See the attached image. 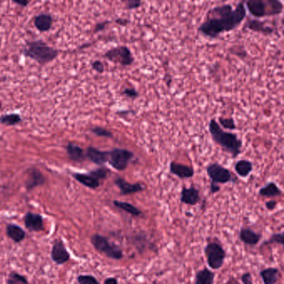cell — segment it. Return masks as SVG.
<instances>
[{
  "mask_svg": "<svg viewBox=\"0 0 284 284\" xmlns=\"http://www.w3.org/2000/svg\"><path fill=\"white\" fill-rule=\"evenodd\" d=\"M246 14L244 0L235 9L230 4L213 7L207 11L205 20L198 27V33L207 39H217L222 33L237 29L245 19Z\"/></svg>",
  "mask_w": 284,
  "mask_h": 284,
  "instance_id": "obj_1",
  "label": "cell"
},
{
  "mask_svg": "<svg viewBox=\"0 0 284 284\" xmlns=\"http://www.w3.org/2000/svg\"><path fill=\"white\" fill-rule=\"evenodd\" d=\"M22 55L35 61L40 66H45L56 60L60 51L47 45L43 39L28 40L21 50Z\"/></svg>",
  "mask_w": 284,
  "mask_h": 284,
  "instance_id": "obj_2",
  "label": "cell"
},
{
  "mask_svg": "<svg viewBox=\"0 0 284 284\" xmlns=\"http://www.w3.org/2000/svg\"><path fill=\"white\" fill-rule=\"evenodd\" d=\"M208 130L213 141L235 158L242 153L243 141L235 133L223 130L216 119H211L208 124Z\"/></svg>",
  "mask_w": 284,
  "mask_h": 284,
  "instance_id": "obj_3",
  "label": "cell"
},
{
  "mask_svg": "<svg viewBox=\"0 0 284 284\" xmlns=\"http://www.w3.org/2000/svg\"><path fill=\"white\" fill-rule=\"evenodd\" d=\"M244 5L256 18L277 16L284 11V4L280 0H244Z\"/></svg>",
  "mask_w": 284,
  "mask_h": 284,
  "instance_id": "obj_4",
  "label": "cell"
},
{
  "mask_svg": "<svg viewBox=\"0 0 284 284\" xmlns=\"http://www.w3.org/2000/svg\"><path fill=\"white\" fill-rule=\"evenodd\" d=\"M91 242L95 249L108 258L113 260H121L124 258V253L119 246L111 243L106 237L100 234H94L91 237Z\"/></svg>",
  "mask_w": 284,
  "mask_h": 284,
  "instance_id": "obj_5",
  "label": "cell"
},
{
  "mask_svg": "<svg viewBox=\"0 0 284 284\" xmlns=\"http://www.w3.org/2000/svg\"><path fill=\"white\" fill-rule=\"evenodd\" d=\"M205 254L207 265L211 269L219 270L222 268L227 256L225 249L217 242L207 243L205 248Z\"/></svg>",
  "mask_w": 284,
  "mask_h": 284,
  "instance_id": "obj_6",
  "label": "cell"
},
{
  "mask_svg": "<svg viewBox=\"0 0 284 284\" xmlns=\"http://www.w3.org/2000/svg\"><path fill=\"white\" fill-rule=\"evenodd\" d=\"M104 59L110 62L119 64L122 67H128L134 63V57L129 47L120 45L107 51L104 54Z\"/></svg>",
  "mask_w": 284,
  "mask_h": 284,
  "instance_id": "obj_7",
  "label": "cell"
},
{
  "mask_svg": "<svg viewBox=\"0 0 284 284\" xmlns=\"http://www.w3.org/2000/svg\"><path fill=\"white\" fill-rule=\"evenodd\" d=\"M134 157L133 152L125 148H116L109 152L108 162L117 171H125Z\"/></svg>",
  "mask_w": 284,
  "mask_h": 284,
  "instance_id": "obj_8",
  "label": "cell"
},
{
  "mask_svg": "<svg viewBox=\"0 0 284 284\" xmlns=\"http://www.w3.org/2000/svg\"><path fill=\"white\" fill-rule=\"evenodd\" d=\"M207 174L211 184H225L234 181V177L229 169L219 163H212L207 167Z\"/></svg>",
  "mask_w": 284,
  "mask_h": 284,
  "instance_id": "obj_9",
  "label": "cell"
},
{
  "mask_svg": "<svg viewBox=\"0 0 284 284\" xmlns=\"http://www.w3.org/2000/svg\"><path fill=\"white\" fill-rule=\"evenodd\" d=\"M244 29L266 36L272 35L277 31L275 27L270 26L267 21L259 20L258 18L249 19L244 25Z\"/></svg>",
  "mask_w": 284,
  "mask_h": 284,
  "instance_id": "obj_10",
  "label": "cell"
},
{
  "mask_svg": "<svg viewBox=\"0 0 284 284\" xmlns=\"http://www.w3.org/2000/svg\"><path fill=\"white\" fill-rule=\"evenodd\" d=\"M51 257L53 262L57 264H65L66 262L70 259V255L67 251L62 240L58 239L54 241L51 252Z\"/></svg>",
  "mask_w": 284,
  "mask_h": 284,
  "instance_id": "obj_11",
  "label": "cell"
},
{
  "mask_svg": "<svg viewBox=\"0 0 284 284\" xmlns=\"http://www.w3.org/2000/svg\"><path fill=\"white\" fill-rule=\"evenodd\" d=\"M53 24V17L48 13H40L33 18V25L40 33L50 31Z\"/></svg>",
  "mask_w": 284,
  "mask_h": 284,
  "instance_id": "obj_12",
  "label": "cell"
},
{
  "mask_svg": "<svg viewBox=\"0 0 284 284\" xmlns=\"http://www.w3.org/2000/svg\"><path fill=\"white\" fill-rule=\"evenodd\" d=\"M114 184L119 188L122 195H130L133 193L142 192L144 189L142 184H139V183L131 184V183H128L127 180H125V178H120V177L116 178L114 180Z\"/></svg>",
  "mask_w": 284,
  "mask_h": 284,
  "instance_id": "obj_13",
  "label": "cell"
},
{
  "mask_svg": "<svg viewBox=\"0 0 284 284\" xmlns=\"http://www.w3.org/2000/svg\"><path fill=\"white\" fill-rule=\"evenodd\" d=\"M200 192L195 187H184L181 191V203L184 205L195 206L200 201Z\"/></svg>",
  "mask_w": 284,
  "mask_h": 284,
  "instance_id": "obj_14",
  "label": "cell"
},
{
  "mask_svg": "<svg viewBox=\"0 0 284 284\" xmlns=\"http://www.w3.org/2000/svg\"><path fill=\"white\" fill-rule=\"evenodd\" d=\"M169 171L181 179L191 178L194 175V169H192V167L177 162H171L169 165Z\"/></svg>",
  "mask_w": 284,
  "mask_h": 284,
  "instance_id": "obj_15",
  "label": "cell"
},
{
  "mask_svg": "<svg viewBox=\"0 0 284 284\" xmlns=\"http://www.w3.org/2000/svg\"><path fill=\"white\" fill-rule=\"evenodd\" d=\"M24 224L30 231H42L44 229V219L37 213H27L24 216Z\"/></svg>",
  "mask_w": 284,
  "mask_h": 284,
  "instance_id": "obj_16",
  "label": "cell"
},
{
  "mask_svg": "<svg viewBox=\"0 0 284 284\" xmlns=\"http://www.w3.org/2000/svg\"><path fill=\"white\" fill-rule=\"evenodd\" d=\"M239 238L246 245L253 247L259 243L262 235L253 231L251 228H242L240 229Z\"/></svg>",
  "mask_w": 284,
  "mask_h": 284,
  "instance_id": "obj_17",
  "label": "cell"
},
{
  "mask_svg": "<svg viewBox=\"0 0 284 284\" xmlns=\"http://www.w3.org/2000/svg\"><path fill=\"white\" fill-rule=\"evenodd\" d=\"M86 156L93 163L98 165H103L108 162L109 152L100 151L98 148L89 147L87 149Z\"/></svg>",
  "mask_w": 284,
  "mask_h": 284,
  "instance_id": "obj_18",
  "label": "cell"
},
{
  "mask_svg": "<svg viewBox=\"0 0 284 284\" xmlns=\"http://www.w3.org/2000/svg\"><path fill=\"white\" fill-rule=\"evenodd\" d=\"M45 183V178L38 169H30L29 178L26 182L27 189L32 190L36 187L40 186Z\"/></svg>",
  "mask_w": 284,
  "mask_h": 284,
  "instance_id": "obj_19",
  "label": "cell"
},
{
  "mask_svg": "<svg viewBox=\"0 0 284 284\" xmlns=\"http://www.w3.org/2000/svg\"><path fill=\"white\" fill-rule=\"evenodd\" d=\"M260 277L265 284H275L280 278V271L277 268H268L261 270Z\"/></svg>",
  "mask_w": 284,
  "mask_h": 284,
  "instance_id": "obj_20",
  "label": "cell"
},
{
  "mask_svg": "<svg viewBox=\"0 0 284 284\" xmlns=\"http://www.w3.org/2000/svg\"><path fill=\"white\" fill-rule=\"evenodd\" d=\"M215 280V273L208 269L207 268H204L196 272L194 283L196 284H213Z\"/></svg>",
  "mask_w": 284,
  "mask_h": 284,
  "instance_id": "obj_21",
  "label": "cell"
},
{
  "mask_svg": "<svg viewBox=\"0 0 284 284\" xmlns=\"http://www.w3.org/2000/svg\"><path fill=\"white\" fill-rule=\"evenodd\" d=\"M234 170L241 178H247L253 170V164L249 160L242 159L237 161L234 165Z\"/></svg>",
  "mask_w": 284,
  "mask_h": 284,
  "instance_id": "obj_22",
  "label": "cell"
},
{
  "mask_svg": "<svg viewBox=\"0 0 284 284\" xmlns=\"http://www.w3.org/2000/svg\"><path fill=\"white\" fill-rule=\"evenodd\" d=\"M281 189L274 183V182H269L265 185V186L261 188L258 191V194L262 197H266V198H274V197H279L282 195Z\"/></svg>",
  "mask_w": 284,
  "mask_h": 284,
  "instance_id": "obj_23",
  "label": "cell"
},
{
  "mask_svg": "<svg viewBox=\"0 0 284 284\" xmlns=\"http://www.w3.org/2000/svg\"><path fill=\"white\" fill-rule=\"evenodd\" d=\"M74 178L79 182L80 184L92 189H96L100 186V182L97 178L93 177L90 174H74Z\"/></svg>",
  "mask_w": 284,
  "mask_h": 284,
  "instance_id": "obj_24",
  "label": "cell"
},
{
  "mask_svg": "<svg viewBox=\"0 0 284 284\" xmlns=\"http://www.w3.org/2000/svg\"><path fill=\"white\" fill-rule=\"evenodd\" d=\"M6 233L9 237L15 241V243H20L26 236L25 232L18 225H7Z\"/></svg>",
  "mask_w": 284,
  "mask_h": 284,
  "instance_id": "obj_25",
  "label": "cell"
},
{
  "mask_svg": "<svg viewBox=\"0 0 284 284\" xmlns=\"http://www.w3.org/2000/svg\"><path fill=\"white\" fill-rule=\"evenodd\" d=\"M113 205L121 210L125 211V213L130 214L132 216L139 217L142 216V212L139 209V207H135L134 205L127 202L119 201L114 200Z\"/></svg>",
  "mask_w": 284,
  "mask_h": 284,
  "instance_id": "obj_26",
  "label": "cell"
},
{
  "mask_svg": "<svg viewBox=\"0 0 284 284\" xmlns=\"http://www.w3.org/2000/svg\"><path fill=\"white\" fill-rule=\"evenodd\" d=\"M67 154L72 160L76 161V162L83 161L85 157L83 148H80L79 146L71 143V142L68 143L67 146Z\"/></svg>",
  "mask_w": 284,
  "mask_h": 284,
  "instance_id": "obj_27",
  "label": "cell"
},
{
  "mask_svg": "<svg viewBox=\"0 0 284 284\" xmlns=\"http://www.w3.org/2000/svg\"><path fill=\"white\" fill-rule=\"evenodd\" d=\"M22 121L20 115L18 113H9L0 117V123L8 126H14L18 125Z\"/></svg>",
  "mask_w": 284,
  "mask_h": 284,
  "instance_id": "obj_28",
  "label": "cell"
},
{
  "mask_svg": "<svg viewBox=\"0 0 284 284\" xmlns=\"http://www.w3.org/2000/svg\"><path fill=\"white\" fill-rule=\"evenodd\" d=\"M218 123L221 126V127H223L224 129H227V130L233 131L237 128V126L235 124V120L232 117H229V118L219 117Z\"/></svg>",
  "mask_w": 284,
  "mask_h": 284,
  "instance_id": "obj_29",
  "label": "cell"
},
{
  "mask_svg": "<svg viewBox=\"0 0 284 284\" xmlns=\"http://www.w3.org/2000/svg\"><path fill=\"white\" fill-rule=\"evenodd\" d=\"M284 232L278 233V234H273L268 239L263 243V245H270V244H272V243H277V244H280V245L284 246Z\"/></svg>",
  "mask_w": 284,
  "mask_h": 284,
  "instance_id": "obj_30",
  "label": "cell"
},
{
  "mask_svg": "<svg viewBox=\"0 0 284 284\" xmlns=\"http://www.w3.org/2000/svg\"><path fill=\"white\" fill-rule=\"evenodd\" d=\"M8 284H28V280L24 276L20 275L17 272H12L9 274V279H8Z\"/></svg>",
  "mask_w": 284,
  "mask_h": 284,
  "instance_id": "obj_31",
  "label": "cell"
},
{
  "mask_svg": "<svg viewBox=\"0 0 284 284\" xmlns=\"http://www.w3.org/2000/svg\"><path fill=\"white\" fill-rule=\"evenodd\" d=\"M89 174L95 177V178H97L98 180L100 179H104L107 178V176L109 174V169L106 168H100V169H95L90 172Z\"/></svg>",
  "mask_w": 284,
  "mask_h": 284,
  "instance_id": "obj_32",
  "label": "cell"
},
{
  "mask_svg": "<svg viewBox=\"0 0 284 284\" xmlns=\"http://www.w3.org/2000/svg\"><path fill=\"white\" fill-rule=\"evenodd\" d=\"M92 133L96 134L97 136L104 137V138H112V133L111 131L108 130L106 128L102 127H95L91 129Z\"/></svg>",
  "mask_w": 284,
  "mask_h": 284,
  "instance_id": "obj_33",
  "label": "cell"
},
{
  "mask_svg": "<svg viewBox=\"0 0 284 284\" xmlns=\"http://www.w3.org/2000/svg\"><path fill=\"white\" fill-rule=\"evenodd\" d=\"M78 282L81 284H98L99 282L92 275H81L78 277Z\"/></svg>",
  "mask_w": 284,
  "mask_h": 284,
  "instance_id": "obj_34",
  "label": "cell"
},
{
  "mask_svg": "<svg viewBox=\"0 0 284 284\" xmlns=\"http://www.w3.org/2000/svg\"><path fill=\"white\" fill-rule=\"evenodd\" d=\"M125 9L135 10L142 6V0H125Z\"/></svg>",
  "mask_w": 284,
  "mask_h": 284,
  "instance_id": "obj_35",
  "label": "cell"
},
{
  "mask_svg": "<svg viewBox=\"0 0 284 284\" xmlns=\"http://www.w3.org/2000/svg\"><path fill=\"white\" fill-rule=\"evenodd\" d=\"M122 95H125V97L131 98V99H136L137 98H139V92L137 91L136 89H134V88H129V87L125 88L123 90Z\"/></svg>",
  "mask_w": 284,
  "mask_h": 284,
  "instance_id": "obj_36",
  "label": "cell"
},
{
  "mask_svg": "<svg viewBox=\"0 0 284 284\" xmlns=\"http://www.w3.org/2000/svg\"><path fill=\"white\" fill-rule=\"evenodd\" d=\"M91 66H92L93 69L96 73H98V74H103V73H104L105 68H104V63L100 61V60H95V61H93L92 63H91Z\"/></svg>",
  "mask_w": 284,
  "mask_h": 284,
  "instance_id": "obj_37",
  "label": "cell"
},
{
  "mask_svg": "<svg viewBox=\"0 0 284 284\" xmlns=\"http://www.w3.org/2000/svg\"><path fill=\"white\" fill-rule=\"evenodd\" d=\"M110 23H111V21L110 20L103 21V22L98 23V24L95 25V30H94V33H99V32L104 31V30L106 29L107 26H108Z\"/></svg>",
  "mask_w": 284,
  "mask_h": 284,
  "instance_id": "obj_38",
  "label": "cell"
},
{
  "mask_svg": "<svg viewBox=\"0 0 284 284\" xmlns=\"http://www.w3.org/2000/svg\"><path fill=\"white\" fill-rule=\"evenodd\" d=\"M241 281L244 284H252V277L250 272H244L242 277H241Z\"/></svg>",
  "mask_w": 284,
  "mask_h": 284,
  "instance_id": "obj_39",
  "label": "cell"
},
{
  "mask_svg": "<svg viewBox=\"0 0 284 284\" xmlns=\"http://www.w3.org/2000/svg\"><path fill=\"white\" fill-rule=\"evenodd\" d=\"M114 22H115L116 24H119V25H120V26L122 27H126L127 26L128 24H130V20H129V19L124 18H116Z\"/></svg>",
  "mask_w": 284,
  "mask_h": 284,
  "instance_id": "obj_40",
  "label": "cell"
},
{
  "mask_svg": "<svg viewBox=\"0 0 284 284\" xmlns=\"http://www.w3.org/2000/svg\"><path fill=\"white\" fill-rule=\"evenodd\" d=\"M13 3L22 8H26L30 4V0H12Z\"/></svg>",
  "mask_w": 284,
  "mask_h": 284,
  "instance_id": "obj_41",
  "label": "cell"
},
{
  "mask_svg": "<svg viewBox=\"0 0 284 284\" xmlns=\"http://www.w3.org/2000/svg\"><path fill=\"white\" fill-rule=\"evenodd\" d=\"M278 205V203L275 200H269V201L265 203V206H266L267 209L269 211L274 210L276 207Z\"/></svg>",
  "mask_w": 284,
  "mask_h": 284,
  "instance_id": "obj_42",
  "label": "cell"
},
{
  "mask_svg": "<svg viewBox=\"0 0 284 284\" xmlns=\"http://www.w3.org/2000/svg\"><path fill=\"white\" fill-rule=\"evenodd\" d=\"M220 189H221V187L219 186V184H211L210 192L212 194L219 192Z\"/></svg>",
  "mask_w": 284,
  "mask_h": 284,
  "instance_id": "obj_43",
  "label": "cell"
},
{
  "mask_svg": "<svg viewBox=\"0 0 284 284\" xmlns=\"http://www.w3.org/2000/svg\"><path fill=\"white\" fill-rule=\"evenodd\" d=\"M118 283L119 281L115 278H109L104 280V284H117Z\"/></svg>",
  "mask_w": 284,
  "mask_h": 284,
  "instance_id": "obj_44",
  "label": "cell"
}]
</instances>
